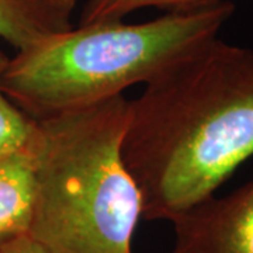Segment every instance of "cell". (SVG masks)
Segmentation results:
<instances>
[{"label": "cell", "instance_id": "cell-1", "mask_svg": "<svg viewBox=\"0 0 253 253\" xmlns=\"http://www.w3.org/2000/svg\"><path fill=\"white\" fill-rule=\"evenodd\" d=\"M253 156V49L210 38L128 101L123 158L142 218L169 221Z\"/></svg>", "mask_w": 253, "mask_h": 253}, {"label": "cell", "instance_id": "cell-2", "mask_svg": "<svg viewBox=\"0 0 253 253\" xmlns=\"http://www.w3.org/2000/svg\"><path fill=\"white\" fill-rule=\"evenodd\" d=\"M123 94L38 123L30 235L51 253H132L142 197L123 158Z\"/></svg>", "mask_w": 253, "mask_h": 253}, {"label": "cell", "instance_id": "cell-3", "mask_svg": "<svg viewBox=\"0 0 253 253\" xmlns=\"http://www.w3.org/2000/svg\"><path fill=\"white\" fill-rule=\"evenodd\" d=\"M234 11L225 0L136 24H79L16 51L1 72V89L36 121L89 107L155 79L217 37Z\"/></svg>", "mask_w": 253, "mask_h": 253}, {"label": "cell", "instance_id": "cell-4", "mask_svg": "<svg viewBox=\"0 0 253 253\" xmlns=\"http://www.w3.org/2000/svg\"><path fill=\"white\" fill-rule=\"evenodd\" d=\"M169 253H253V179L211 196L172 221Z\"/></svg>", "mask_w": 253, "mask_h": 253}, {"label": "cell", "instance_id": "cell-5", "mask_svg": "<svg viewBox=\"0 0 253 253\" xmlns=\"http://www.w3.org/2000/svg\"><path fill=\"white\" fill-rule=\"evenodd\" d=\"M34 145L0 158V249L30 232L34 210Z\"/></svg>", "mask_w": 253, "mask_h": 253}, {"label": "cell", "instance_id": "cell-6", "mask_svg": "<svg viewBox=\"0 0 253 253\" xmlns=\"http://www.w3.org/2000/svg\"><path fill=\"white\" fill-rule=\"evenodd\" d=\"M54 0H0V38L16 51L72 27Z\"/></svg>", "mask_w": 253, "mask_h": 253}, {"label": "cell", "instance_id": "cell-7", "mask_svg": "<svg viewBox=\"0 0 253 253\" xmlns=\"http://www.w3.org/2000/svg\"><path fill=\"white\" fill-rule=\"evenodd\" d=\"M225 0H86L81 13V26L117 21L136 10L156 7L168 11L193 10L212 6Z\"/></svg>", "mask_w": 253, "mask_h": 253}, {"label": "cell", "instance_id": "cell-8", "mask_svg": "<svg viewBox=\"0 0 253 253\" xmlns=\"http://www.w3.org/2000/svg\"><path fill=\"white\" fill-rule=\"evenodd\" d=\"M9 56L0 51V78ZM38 136V123L6 96L0 82V158L33 146Z\"/></svg>", "mask_w": 253, "mask_h": 253}, {"label": "cell", "instance_id": "cell-9", "mask_svg": "<svg viewBox=\"0 0 253 253\" xmlns=\"http://www.w3.org/2000/svg\"><path fill=\"white\" fill-rule=\"evenodd\" d=\"M0 253H51L42 245L27 234L14 239L13 242L0 249Z\"/></svg>", "mask_w": 253, "mask_h": 253}, {"label": "cell", "instance_id": "cell-10", "mask_svg": "<svg viewBox=\"0 0 253 253\" xmlns=\"http://www.w3.org/2000/svg\"><path fill=\"white\" fill-rule=\"evenodd\" d=\"M54 1L61 7V9H63L65 11H68V13L72 14L78 0H54Z\"/></svg>", "mask_w": 253, "mask_h": 253}]
</instances>
